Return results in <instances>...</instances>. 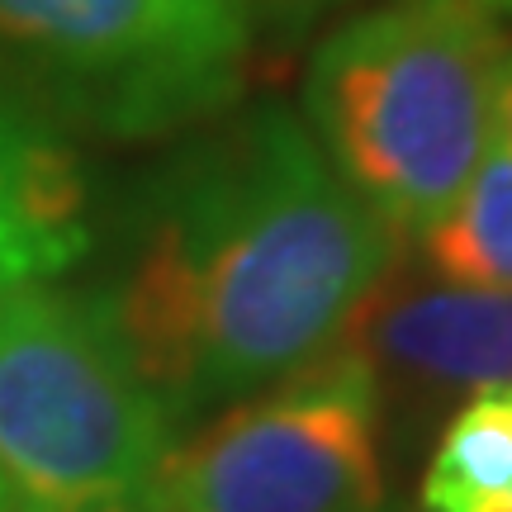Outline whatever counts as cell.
Returning <instances> with one entry per match:
<instances>
[{
  "label": "cell",
  "mask_w": 512,
  "mask_h": 512,
  "mask_svg": "<svg viewBox=\"0 0 512 512\" xmlns=\"http://www.w3.org/2000/svg\"><path fill=\"white\" fill-rule=\"evenodd\" d=\"M418 242L441 285L512 290V147L503 138Z\"/></svg>",
  "instance_id": "9c48e42d"
},
{
  "label": "cell",
  "mask_w": 512,
  "mask_h": 512,
  "mask_svg": "<svg viewBox=\"0 0 512 512\" xmlns=\"http://www.w3.org/2000/svg\"><path fill=\"white\" fill-rule=\"evenodd\" d=\"M508 53L475 0H384L323 34L299 119L403 242L422 238L494 147Z\"/></svg>",
  "instance_id": "7a4b0ae2"
},
{
  "label": "cell",
  "mask_w": 512,
  "mask_h": 512,
  "mask_svg": "<svg viewBox=\"0 0 512 512\" xmlns=\"http://www.w3.org/2000/svg\"><path fill=\"white\" fill-rule=\"evenodd\" d=\"M247 5H256V0H247ZM285 5H294V0H285Z\"/></svg>",
  "instance_id": "7c38bea8"
},
{
  "label": "cell",
  "mask_w": 512,
  "mask_h": 512,
  "mask_svg": "<svg viewBox=\"0 0 512 512\" xmlns=\"http://www.w3.org/2000/svg\"><path fill=\"white\" fill-rule=\"evenodd\" d=\"M95 247L76 147L15 86H0V294L57 285Z\"/></svg>",
  "instance_id": "8992f818"
},
{
  "label": "cell",
  "mask_w": 512,
  "mask_h": 512,
  "mask_svg": "<svg viewBox=\"0 0 512 512\" xmlns=\"http://www.w3.org/2000/svg\"><path fill=\"white\" fill-rule=\"evenodd\" d=\"M418 512H512V384L475 389L441 427Z\"/></svg>",
  "instance_id": "ba28073f"
},
{
  "label": "cell",
  "mask_w": 512,
  "mask_h": 512,
  "mask_svg": "<svg viewBox=\"0 0 512 512\" xmlns=\"http://www.w3.org/2000/svg\"><path fill=\"white\" fill-rule=\"evenodd\" d=\"M479 10H489V15H508L512 19V0H475Z\"/></svg>",
  "instance_id": "8fae6325"
},
{
  "label": "cell",
  "mask_w": 512,
  "mask_h": 512,
  "mask_svg": "<svg viewBox=\"0 0 512 512\" xmlns=\"http://www.w3.org/2000/svg\"><path fill=\"white\" fill-rule=\"evenodd\" d=\"M347 342L370 366L408 375L432 389H494L512 384V290H432L375 299Z\"/></svg>",
  "instance_id": "52a82bcc"
},
{
  "label": "cell",
  "mask_w": 512,
  "mask_h": 512,
  "mask_svg": "<svg viewBox=\"0 0 512 512\" xmlns=\"http://www.w3.org/2000/svg\"><path fill=\"white\" fill-rule=\"evenodd\" d=\"M399 252L299 114L233 105L143 176L95 299L181 432L342 347Z\"/></svg>",
  "instance_id": "6da1fadb"
},
{
  "label": "cell",
  "mask_w": 512,
  "mask_h": 512,
  "mask_svg": "<svg viewBox=\"0 0 512 512\" xmlns=\"http://www.w3.org/2000/svg\"><path fill=\"white\" fill-rule=\"evenodd\" d=\"M171 441L95 294H0V512H147Z\"/></svg>",
  "instance_id": "3957f363"
},
{
  "label": "cell",
  "mask_w": 512,
  "mask_h": 512,
  "mask_svg": "<svg viewBox=\"0 0 512 512\" xmlns=\"http://www.w3.org/2000/svg\"><path fill=\"white\" fill-rule=\"evenodd\" d=\"M147 512H389L384 375L356 342L190 422Z\"/></svg>",
  "instance_id": "5b68a950"
},
{
  "label": "cell",
  "mask_w": 512,
  "mask_h": 512,
  "mask_svg": "<svg viewBox=\"0 0 512 512\" xmlns=\"http://www.w3.org/2000/svg\"><path fill=\"white\" fill-rule=\"evenodd\" d=\"M247 0H0V67L53 124L171 138L247 91Z\"/></svg>",
  "instance_id": "277c9868"
},
{
  "label": "cell",
  "mask_w": 512,
  "mask_h": 512,
  "mask_svg": "<svg viewBox=\"0 0 512 512\" xmlns=\"http://www.w3.org/2000/svg\"><path fill=\"white\" fill-rule=\"evenodd\" d=\"M498 138L512 147V53L503 62V81H498Z\"/></svg>",
  "instance_id": "30bf717a"
}]
</instances>
